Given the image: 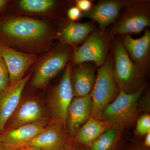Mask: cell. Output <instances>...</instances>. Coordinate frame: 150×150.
Instances as JSON below:
<instances>
[{"instance_id":"cell-31","label":"cell","mask_w":150,"mask_h":150,"mask_svg":"<svg viewBox=\"0 0 150 150\" xmlns=\"http://www.w3.org/2000/svg\"><path fill=\"white\" fill-rule=\"evenodd\" d=\"M129 150H150L149 148L145 147L144 146H143L137 147H131Z\"/></svg>"},{"instance_id":"cell-15","label":"cell","mask_w":150,"mask_h":150,"mask_svg":"<svg viewBox=\"0 0 150 150\" xmlns=\"http://www.w3.org/2000/svg\"><path fill=\"white\" fill-rule=\"evenodd\" d=\"M92 100L90 94L86 96L74 97L67 110L66 130L71 139L91 116Z\"/></svg>"},{"instance_id":"cell-23","label":"cell","mask_w":150,"mask_h":150,"mask_svg":"<svg viewBox=\"0 0 150 150\" xmlns=\"http://www.w3.org/2000/svg\"><path fill=\"white\" fill-rule=\"evenodd\" d=\"M9 86L8 70L4 59L0 55V91H6Z\"/></svg>"},{"instance_id":"cell-21","label":"cell","mask_w":150,"mask_h":150,"mask_svg":"<svg viewBox=\"0 0 150 150\" xmlns=\"http://www.w3.org/2000/svg\"><path fill=\"white\" fill-rule=\"evenodd\" d=\"M118 126H112L107 129L86 150H112L118 140L121 129Z\"/></svg>"},{"instance_id":"cell-3","label":"cell","mask_w":150,"mask_h":150,"mask_svg":"<svg viewBox=\"0 0 150 150\" xmlns=\"http://www.w3.org/2000/svg\"><path fill=\"white\" fill-rule=\"evenodd\" d=\"M146 87L130 94L119 91L115 99L103 110L98 120L121 129L133 125L139 118L138 102Z\"/></svg>"},{"instance_id":"cell-16","label":"cell","mask_w":150,"mask_h":150,"mask_svg":"<svg viewBox=\"0 0 150 150\" xmlns=\"http://www.w3.org/2000/svg\"><path fill=\"white\" fill-rule=\"evenodd\" d=\"M96 27V23L92 21L81 23L67 21L56 30L55 39H58L59 43L74 48L83 44Z\"/></svg>"},{"instance_id":"cell-8","label":"cell","mask_w":150,"mask_h":150,"mask_svg":"<svg viewBox=\"0 0 150 150\" xmlns=\"http://www.w3.org/2000/svg\"><path fill=\"white\" fill-rule=\"evenodd\" d=\"M72 69L70 61L60 81L52 89L48 98V110L52 121L62 123L66 128L67 110L74 98L71 81Z\"/></svg>"},{"instance_id":"cell-6","label":"cell","mask_w":150,"mask_h":150,"mask_svg":"<svg viewBox=\"0 0 150 150\" xmlns=\"http://www.w3.org/2000/svg\"><path fill=\"white\" fill-rule=\"evenodd\" d=\"M113 64L112 56L108 55L105 62L97 70L96 79L90 93L92 100L91 116L95 119H98L105 108L119 93L113 77Z\"/></svg>"},{"instance_id":"cell-17","label":"cell","mask_w":150,"mask_h":150,"mask_svg":"<svg viewBox=\"0 0 150 150\" xmlns=\"http://www.w3.org/2000/svg\"><path fill=\"white\" fill-rule=\"evenodd\" d=\"M72 69L71 81L74 97L86 96L91 93L96 79V65L86 62Z\"/></svg>"},{"instance_id":"cell-5","label":"cell","mask_w":150,"mask_h":150,"mask_svg":"<svg viewBox=\"0 0 150 150\" xmlns=\"http://www.w3.org/2000/svg\"><path fill=\"white\" fill-rule=\"evenodd\" d=\"M149 1H126L124 11L108 33L110 39L117 36L138 34L150 26Z\"/></svg>"},{"instance_id":"cell-28","label":"cell","mask_w":150,"mask_h":150,"mask_svg":"<svg viewBox=\"0 0 150 150\" xmlns=\"http://www.w3.org/2000/svg\"><path fill=\"white\" fill-rule=\"evenodd\" d=\"M143 146L145 147L149 148L150 147V132L145 135Z\"/></svg>"},{"instance_id":"cell-24","label":"cell","mask_w":150,"mask_h":150,"mask_svg":"<svg viewBox=\"0 0 150 150\" xmlns=\"http://www.w3.org/2000/svg\"><path fill=\"white\" fill-rule=\"evenodd\" d=\"M138 108L139 111H143L145 113L150 112V95L147 93L143 96L142 99L139 100L138 103Z\"/></svg>"},{"instance_id":"cell-20","label":"cell","mask_w":150,"mask_h":150,"mask_svg":"<svg viewBox=\"0 0 150 150\" xmlns=\"http://www.w3.org/2000/svg\"><path fill=\"white\" fill-rule=\"evenodd\" d=\"M59 6V2L54 0H21L18 8L24 13L45 15Z\"/></svg>"},{"instance_id":"cell-27","label":"cell","mask_w":150,"mask_h":150,"mask_svg":"<svg viewBox=\"0 0 150 150\" xmlns=\"http://www.w3.org/2000/svg\"><path fill=\"white\" fill-rule=\"evenodd\" d=\"M62 150H86V147L71 139Z\"/></svg>"},{"instance_id":"cell-2","label":"cell","mask_w":150,"mask_h":150,"mask_svg":"<svg viewBox=\"0 0 150 150\" xmlns=\"http://www.w3.org/2000/svg\"><path fill=\"white\" fill-rule=\"evenodd\" d=\"M115 38L112 55L114 80L119 91L126 93H134L146 87V74L132 62L120 37Z\"/></svg>"},{"instance_id":"cell-13","label":"cell","mask_w":150,"mask_h":150,"mask_svg":"<svg viewBox=\"0 0 150 150\" xmlns=\"http://www.w3.org/2000/svg\"><path fill=\"white\" fill-rule=\"evenodd\" d=\"M119 37L132 62L146 74L149 68L150 30L146 29L144 35L136 39L130 35Z\"/></svg>"},{"instance_id":"cell-10","label":"cell","mask_w":150,"mask_h":150,"mask_svg":"<svg viewBox=\"0 0 150 150\" xmlns=\"http://www.w3.org/2000/svg\"><path fill=\"white\" fill-rule=\"evenodd\" d=\"M71 139L63 124L51 120L37 136L13 149L32 146L44 150H62Z\"/></svg>"},{"instance_id":"cell-32","label":"cell","mask_w":150,"mask_h":150,"mask_svg":"<svg viewBox=\"0 0 150 150\" xmlns=\"http://www.w3.org/2000/svg\"><path fill=\"white\" fill-rule=\"evenodd\" d=\"M0 150H6L5 146L0 139Z\"/></svg>"},{"instance_id":"cell-18","label":"cell","mask_w":150,"mask_h":150,"mask_svg":"<svg viewBox=\"0 0 150 150\" xmlns=\"http://www.w3.org/2000/svg\"><path fill=\"white\" fill-rule=\"evenodd\" d=\"M47 121H40L4 131L0 134V139L6 150H10L28 142L43 131L48 125Z\"/></svg>"},{"instance_id":"cell-14","label":"cell","mask_w":150,"mask_h":150,"mask_svg":"<svg viewBox=\"0 0 150 150\" xmlns=\"http://www.w3.org/2000/svg\"><path fill=\"white\" fill-rule=\"evenodd\" d=\"M31 76L29 74L16 84L0 91V134L20 104L25 87Z\"/></svg>"},{"instance_id":"cell-9","label":"cell","mask_w":150,"mask_h":150,"mask_svg":"<svg viewBox=\"0 0 150 150\" xmlns=\"http://www.w3.org/2000/svg\"><path fill=\"white\" fill-rule=\"evenodd\" d=\"M0 55L8 70L10 86L20 81L29 68L38 60V55L21 52L1 43Z\"/></svg>"},{"instance_id":"cell-26","label":"cell","mask_w":150,"mask_h":150,"mask_svg":"<svg viewBox=\"0 0 150 150\" xmlns=\"http://www.w3.org/2000/svg\"><path fill=\"white\" fill-rule=\"evenodd\" d=\"M75 4L83 13L88 11L93 6L92 2L89 0H77L75 1Z\"/></svg>"},{"instance_id":"cell-29","label":"cell","mask_w":150,"mask_h":150,"mask_svg":"<svg viewBox=\"0 0 150 150\" xmlns=\"http://www.w3.org/2000/svg\"><path fill=\"white\" fill-rule=\"evenodd\" d=\"M10 1L7 0H0V13L7 6Z\"/></svg>"},{"instance_id":"cell-7","label":"cell","mask_w":150,"mask_h":150,"mask_svg":"<svg viewBox=\"0 0 150 150\" xmlns=\"http://www.w3.org/2000/svg\"><path fill=\"white\" fill-rule=\"evenodd\" d=\"M110 40L106 30L95 28L81 46L74 48L71 58L72 66L91 62L98 68L100 67L108 56Z\"/></svg>"},{"instance_id":"cell-4","label":"cell","mask_w":150,"mask_h":150,"mask_svg":"<svg viewBox=\"0 0 150 150\" xmlns=\"http://www.w3.org/2000/svg\"><path fill=\"white\" fill-rule=\"evenodd\" d=\"M74 48L59 43L35 63L30 86L35 89L44 88L70 62Z\"/></svg>"},{"instance_id":"cell-25","label":"cell","mask_w":150,"mask_h":150,"mask_svg":"<svg viewBox=\"0 0 150 150\" xmlns=\"http://www.w3.org/2000/svg\"><path fill=\"white\" fill-rule=\"evenodd\" d=\"M83 13L76 6L70 8L67 11V16L69 20L75 21L81 18Z\"/></svg>"},{"instance_id":"cell-19","label":"cell","mask_w":150,"mask_h":150,"mask_svg":"<svg viewBox=\"0 0 150 150\" xmlns=\"http://www.w3.org/2000/svg\"><path fill=\"white\" fill-rule=\"evenodd\" d=\"M111 126L109 123L91 116L78 130L73 139L85 147L88 146Z\"/></svg>"},{"instance_id":"cell-30","label":"cell","mask_w":150,"mask_h":150,"mask_svg":"<svg viewBox=\"0 0 150 150\" xmlns=\"http://www.w3.org/2000/svg\"><path fill=\"white\" fill-rule=\"evenodd\" d=\"M11 150H44L40 148L35 147L32 146H24L21 147L16 149H13Z\"/></svg>"},{"instance_id":"cell-12","label":"cell","mask_w":150,"mask_h":150,"mask_svg":"<svg viewBox=\"0 0 150 150\" xmlns=\"http://www.w3.org/2000/svg\"><path fill=\"white\" fill-rule=\"evenodd\" d=\"M125 5L126 1H100L90 10L83 13L81 18L90 19L98 25L99 29L105 31L108 26L116 21Z\"/></svg>"},{"instance_id":"cell-22","label":"cell","mask_w":150,"mask_h":150,"mask_svg":"<svg viewBox=\"0 0 150 150\" xmlns=\"http://www.w3.org/2000/svg\"><path fill=\"white\" fill-rule=\"evenodd\" d=\"M135 133L138 137H144L150 132V115L144 113L139 117L136 121Z\"/></svg>"},{"instance_id":"cell-11","label":"cell","mask_w":150,"mask_h":150,"mask_svg":"<svg viewBox=\"0 0 150 150\" xmlns=\"http://www.w3.org/2000/svg\"><path fill=\"white\" fill-rule=\"evenodd\" d=\"M47 112L41 100L30 98L21 102L6 125L4 131L40 121H47Z\"/></svg>"},{"instance_id":"cell-1","label":"cell","mask_w":150,"mask_h":150,"mask_svg":"<svg viewBox=\"0 0 150 150\" xmlns=\"http://www.w3.org/2000/svg\"><path fill=\"white\" fill-rule=\"evenodd\" d=\"M56 31L40 19L13 14L0 17V43L24 53L38 55L50 51Z\"/></svg>"}]
</instances>
